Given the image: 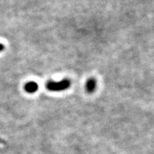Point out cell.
Here are the masks:
<instances>
[{"label":"cell","mask_w":154,"mask_h":154,"mask_svg":"<svg viewBox=\"0 0 154 154\" xmlns=\"http://www.w3.org/2000/svg\"><path fill=\"white\" fill-rule=\"evenodd\" d=\"M71 86V82L69 79H62L59 82L50 81L47 84V88L51 91H61L68 89Z\"/></svg>","instance_id":"cell-1"},{"label":"cell","mask_w":154,"mask_h":154,"mask_svg":"<svg viewBox=\"0 0 154 154\" xmlns=\"http://www.w3.org/2000/svg\"><path fill=\"white\" fill-rule=\"evenodd\" d=\"M38 84H36V82H30L26 83L24 86L25 91L29 94L35 93V92L38 90Z\"/></svg>","instance_id":"cell-2"},{"label":"cell","mask_w":154,"mask_h":154,"mask_svg":"<svg viewBox=\"0 0 154 154\" xmlns=\"http://www.w3.org/2000/svg\"><path fill=\"white\" fill-rule=\"evenodd\" d=\"M96 88V81L94 79H89L86 83V90L88 93H93Z\"/></svg>","instance_id":"cell-3"},{"label":"cell","mask_w":154,"mask_h":154,"mask_svg":"<svg viewBox=\"0 0 154 154\" xmlns=\"http://www.w3.org/2000/svg\"><path fill=\"white\" fill-rule=\"evenodd\" d=\"M4 49H5V47H4V45H3V44H0V51H3Z\"/></svg>","instance_id":"cell-4"}]
</instances>
